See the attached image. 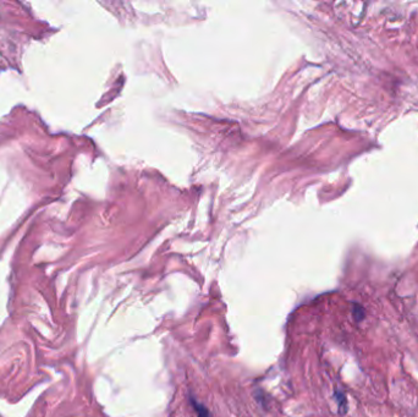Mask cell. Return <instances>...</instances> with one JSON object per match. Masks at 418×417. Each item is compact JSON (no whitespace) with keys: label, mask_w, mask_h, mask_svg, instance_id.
<instances>
[{"label":"cell","mask_w":418,"mask_h":417,"mask_svg":"<svg viewBox=\"0 0 418 417\" xmlns=\"http://www.w3.org/2000/svg\"><path fill=\"white\" fill-rule=\"evenodd\" d=\"M193 405H195L196 412H197V417H210L208 410H207V408H204L203 405L198 404V402H193Z\"/></svg>","instance_id":"cell-3"},{"label":"cell","mask_w":418,"mask_h":417,"mask_svg":"<svg viewBox=\"0 0 418 417\" xmlns=\"http://www.w3.org/2000/svg\"><path fill=\"white\" fill-rule=\"evenodd\" d=\"M352 314H354L355 320H356L357 322H360V320H362L363 318H365V310H363V307L361 306V304H355L354 308H352Z\"/></svg>","instance_id":"cell-2"},{"label":"cell","mask_w":418,"mask_h":417,"mask_svg":"<svg viewBox=\"0 0 418 417\" xmlns=\"http://www.w3.org/2000/svg\"><path fill=\"white\" fill-rule=\"evenodd\" d=\"M335 400L338 402V405H339V411H340V414H345L346 412V405H348V402H346V396L345 394L343 393V392L340 390H335Z\"/></svg>","instance_id":"cell-1"}]
</instances>
